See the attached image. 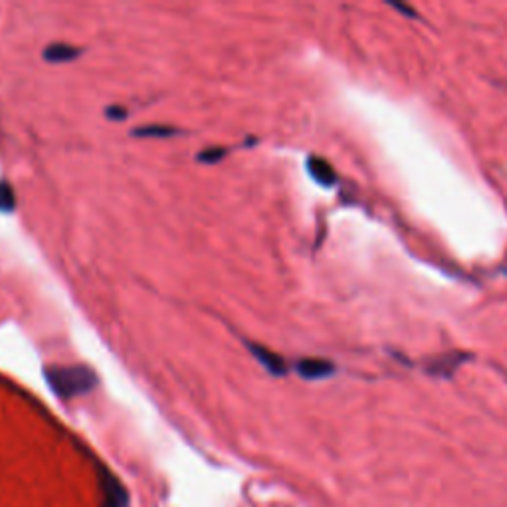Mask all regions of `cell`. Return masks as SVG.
<instances>
[{
	"label": "cell",
	"instance_id": "1",
	"mask_svg": "<svg viewBox=\"0 0 507 507\" xmlns=\"http://www.w3.org/2000/svg\"><path fill=\"white\" fill-rule=\"evenodd\" d=\"M46 380L52 386L56 394L64 399H74V396L88 394L98 386V375L86 365H72V367H50L46 369Z\"/></svg>",
	"mask_w": 507,
	"mask_h": 507
},
{
	"label": "cell",
	"instance_id": "2",
	"mask_svg": "<svg viewBox=\"0 0 507 507\" xmlns=\"http://www.w3.org/2000/svg\"><path fill=\"white\" fill-rule=\"evenodd\" d=\"M298 373L308 380H317L335 373V365L325 359H301L298 363Z\"/></svg>",
	"mask_w": 507,
	"mask_h": 507
},
{
	"label": "cell",
	"instance_id": "3",
	"mask_svg": "<svg viewBox=\"0 0 507 507\" xmlns=\"http://www.w3.org/2000/svg\"><path fill=\"white\" fill-rule=\"evenodd\" d=\"M250 351L254 357H256L260 361V365L268 369L269 373L272 375H285V361L280 357V355L274 353V351H269L266 347H261V345H250Z\"/></svg>",
	"mask_w": 507,
	"mask_h": 507
},
{
	"label": "cell",
	"instance_id": "4",
	"mask_svg": "<svg viewBox=\"0 0 507 507\" xmlns=\"http://www.w3.org/2000/svg\"><path fill=\"white\" fill-rule=\"evenodd\" d=\"M80 54H82V48L58 42V44H50L44 50V60L50 64H66V62L75 60Z\"/></svg>",
	"mask_w": 507,
	"mask_h": 507
},
{
	"label": "cell",
	"instance_id": "5",
	"mask_svg": "<svg viewBox=\"0 0 507 507\" xmlns=\"http://www.w3.org/2000/svg\"><path fill=\"white\" fill-rule=\"evenodd\" d=\"M308 171L311 176H314V181H317L319 184H324V187H332V184H335V181H337L335 168L329 165L325 159L311 157L308 160Z\"/></svg>",
	"mask_w": 507,
	"mask_h": 507
},
{
	"label": "cell",
	"instance_id": "6",
	"mask_svg": "<svg viewBox=\"0 0 507 507\" xmlns=\"http://www.w3.org/2000/svg\"><path fill=\"white\" fill-rule=\"evenodd\" d=\"M105 507H127L129 505V495H127L121 481H117L112 474H105Z\"/></svg>",
	"mask_w": 507,
	"mask_h": 507
},
{
	"label": "cell",
	"instance_id": "7",
	"mask_svg": "<svg viewBox=\"0 0 507 507\" xmlns=\"http://www.w3.org/2000/svg\"><path fill=\"white\" fill-rule=\"evenodd\" d=\"M176 133H179V129H173V127L167 125H143L137 131H133V135H137V137H171V135Z\"/></svg>",
	"mask_w": 507,
	"mask_h": 507
},
{
	"label": "cell",
	"instance_id": "8",
	"mask_svg": "<svg viewBox=\"0 0 507 507\" xmlns=\"http://www.w3.org/2000/svg\"><path fill=\"white\" fill-rule=\"evenodd\" d=\"M16 207V197L11 184L0 179V213H12Z\"/></svg>",
	"mask_w": 507,
	"mask_h": 507
},
{
	"label": "cell",
	"instance_id": "9",
	"mask_svg": "<svg viewBox=\"0 0 507 507\" xmlns=\"http://www.w3.org/2000/svg\"><path fill=\"white\" fill-rule=\"evenodd\" d=\"M224 155H226L224 149H207L199 153V160L200 163H218Z\"/></svg>",
	"mask_w": 507,
	"mask_h": 507
},
{
	"label": "cell",
	"instance_id": "10",
	"mask_svg": "<svg viewBox=\"0 0 507 507\" xmlns=\"http://www.w3.org/2000/svg\"><path fill=\"white\" fill-rule=\"evenodd\" d=\"M105 115L109 117V120H125L127 117V112H125V107H117V105H113V107H107V112H105Z\"/></svg>",
	"mask_w": 507,
	"mask_h": 507
}]
</instances>
